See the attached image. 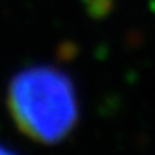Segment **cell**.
Returning <instances> with one entry per match:
<instances>
[{
  "label": "cell",
  "mask_w": 155,
  "mask_h": 155,
  "mask_svg": "<svg viewBox=\"0 0 155 155\" xmlns=\"http://www.w3.org/2000/svg\"><path fill=\"white\" fill-rule=\"evenodd\" d=\"M7 107L18 130L40 143L63 140L79 116L74 84L48 64L25 68L10 79Z\"/></svg>",
  "instance_id": "obj_1"
},
{
  "label": "cell",
  "mask_w": 155,
  "mask_h": 155,
  "mask_svg": "<svg viewBox=\"0 0 155 155\" xmlns=\"http://www.w3.org/2000/svg\"><path fill=\"white\" fill-rule=\"evenodd\" d=\"M0 155H17V153L13 152L12 149H8V147H5V145H0Z\"/></svg>",
  "instance_id": "obj_2"
}]
</instances>
